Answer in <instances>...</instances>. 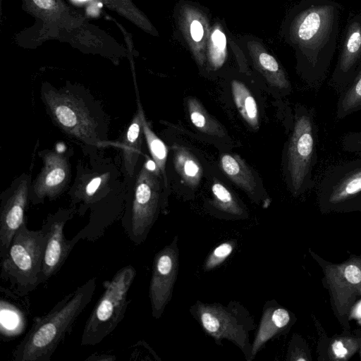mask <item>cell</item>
I'll list each match as a JSON object with an SVG mask.
<instances>
[{
	"mask_svg": "<svg viewBox=\"0 0 361 361\" xmlns=\"http://www.w3.org/2000/svg\"><path fill=\"white\" fill-rule=\"evenodd\" d=\"M138 112L141 117L142 131L149 150L162 178L164 188L166 190L168 189V180L166 173V164L168 154L167 147L164 142L151 129L140 104H138Z\"/></svg>",
	"mask_w": 361,
	"mask_h": 361,
	"instance_id": "cell-28",
	"label": "cell"
},
{
	"mask_svg": "<svg viewBox=\"0 0 361 361\" xmlns=\"http://www.w3.org/2000/svg\"><path fill=\"white\" fill-rule=\"evenodd\" d=\"M0 208V259L7 252L14 235L25 223V212L30 200L27 178L17 181L1 195Z\"/></svg>",
	"mask_w": 361,
	"mask_h": 361,
	"instance_id": "cell-15",
	"label": "cell"
},
{
	"mask_svg": "<svg viewBox=\"0 0 361 361\" xmlns=\"http://www.w3.org/2000/svg\"><path fill=\"white\" fill-rule=\"evenodd\" d=\"M359 339V350H360V359H361V338L358 337Z\"/></svg>",
	"mask_w": 361,
	"mask_h": 361,
	"instance_id": "cell-37",
	"label": "cell"
},
{
	"mask_svg": "<svg viewBox=\"0 0 361 361\" xmlns=\"http://www.w3.org/2000/svg\"><path fill=\"white\" fill-rule=\"evenodd\" d=\"M101 1L109 10L116 12L145 32L153 36H159L156 27L133 0Z\"/></svg>",
	"mask_w": 361,
	"mask_h": 361,
	"instance_id": "cell-24",
	"label": "cell"
},
{
	"mask_svg": "<svg viewBox=\"0 0 361 361\" xmlns=\"http://www.w3.org/2000/svg\"><path fill=\"white\" fill-rule=\"evenodd\" d=\"M357 312L361 317V304L357 307Z\"/></svg>",
	"mask_w": 361,
	"mask_h": 361,
	"instance_id": "cell-38",
	"label": "cell"
},
{
	"mask_svg": "<svg viewBox=\"0 0 361 361\" xmlns=\"http://www.w3.org/2000/svg\"><path fill=\"white\" fill-rule=\"evenodd\" d=\"M290 313L274 300H269L263 307V313L252 343L253 359L266 343L283 333L290 326Z\"/></svg>",
	"mask_w": 361,
	"mask_h": 361,
	"instance_id": "cell-17",
	"label": "cell"
},
{
	"mask_svg": "<svg viewBox=\"0 0 361 361\" xmlns=\"http://www.w3.org/2000/svg\"><path fill=\"white\" fill-rule=\"evenodd\" d=\"M355 335L360 338H361V329H357L355 331Z\"/></svg>",
	"mask_w": 361,
	"mask_h": 361,
	"instance_id": "cell-36",
	"label": "cell"
},
{
	"mask_svg": "<svg viewBox=\"0 0 361 361\" xmlns=\"http://www.w3.org/2000/svg\"><path fill=\"white\" fill-rule=\"evenodd\" d=\"M247 48L255 68L271 86L288 92L291 90L290 82L283 68L260 42L255 39L249 40Z\"/></svg>",
	"mask_w": 361,
	"mask_h": 361,
	"instance_id": "cell-18",
	"label": "cell"
},
{
	"mask_svg": "<svg viewBox=\"0 0 361 361\" xmlns=\"http://www.w3.org/2000/svg\"><path fill=\"white\" fill-rule=\"evenodd\" d=\"M179 267L178 237L160 250L154 256L149 288L152 315L159 319L172 298Z\"/></svg>",
	"mask_w": 361,
	"mask_h": 361,
	"instance_id": "cell-13",
	"label": "cell"
},
{
	"mask_svg": "<svg viewBox=\"0 0 361 361\" xmlns=\"http://www.w3.org/2000/svg\"><path fill=\"white\" fill-rule=\"evenodd\" d=\"M187 107L191 123L200 131L215 137L227 136L224 127L207 112L195 97L187 99Z\"/></svg>",
	"mask_w": 361,
	"mask_h": 361,
	"instance_id": "cell-25",
	"label": "cell"
},
{
	"mask_svg": "<svg viewBox=\"0 0 361 361\" xmlns=\"http://www.w3.org/2000/svg\"><path fill=\"white\" fill-rule=\"evenodd\" d=\"M355 212H361V197L356 206Z\"/></svg>",
	"mask_w": 361,
	"mask_h": 361,
	"instance_id": "cell-35",
	"label": "cell"
},
{
	"mask_svg": "<svg viewBox=\"0 0 361 361\" xmlns=\"http://www.w3.org/2000/svg\"><path fill=\"white\" fill-rule=\"evenodd\" d=\"M231 92L235 105L241 117L252 128H259V111L252 92L242 82L233 80Z\"/></svg>",
	"mask_w": 361,
	"mask_h": 361,
	"instance_id": "cell-23",
	"label": "cell"
},
{
	"mask_svg": "<svg viewBox=\"0 0 361 361\" xmlns=\"http://www.w3.org/2000/svg\"><path fill=\"white\" fill-rule=\"evenodd\" d=\"M342 9L333 0H300L283 23L284 38L295 51L297 70L313 90H319L326 78L336 49Z\"/></svg>",
	"mask_w": 361,
	"mask_h": 361,
	"instance_id": "cell-1",
	"label": "cell"
},
{
	"mask_svg": "<svg viewBox=\"0 0 361 361\" xmlns=\"http://www.w3.org/2000/svg\"><path fill=\"white\" fill-rule=\"evenodd\" d=\"M22 7L51 38L74 44L90 33L86 17L65 0H22Z\"/></svg>",
	"mask_w": 361,
	"mask_h": 361,
	"instance_id": "cell-10",
	"label": "cell"
},
{
	"mask_svg": "<svg viewBox=\"0 0 361 361\" xmlns=\"http://www.w3.org/2000/svg\"><path fill=\"white\" fill-rule=\"evenodd\" d=\"M220 165L224 173L242 190L246 192L256 202L257 180L251 169L239 156L224 154L220 159Z\"/></svg>",
	"mask_w": 361,
	"mask_h": 361,
	"instance_id": "cell-20",
	"label": "cell"
},
{
	"mask_svg": "<svg viewBox=\"0 0 361 361\" xmlns=\"http://www.w3.org/2000/svg\"><path fill=\"white\" fill-rule=\"evenodd\" d=\"M235 245V240H228L216 246L205 259L203 270L209 271L221 265L231 255Z\"/></svg>",
	"mask_w": 361,
	"mask_h": 361,
	"instance_id": "cell-32",
	"label": "cell"
},
{
	"mask_svg": "<svg viewBox=\"0 0 361 361\" xmlns=\"http://www.w3.org/2000/svg\"><path fill=\"white\" fill-rule=\"evenodd\" d=\"M135 276L136 270L130 264L104 282V292L85 324L81 345L99 343L117 327L130 303L127 296Z\"/></svg>",
	"mask_w": 361,
	"mask_h": 361,
	"instance_id": "cell-7",
	"label": "cell"
},
{
	"mask_svg": "<svg viewBox=\"0 0 361 361\" xmlns=\"http://www.w3.org/2000/svg\"><path fill=\"white\" fill-rule=\"evenodd\" d=\"M161 177L155 163L150 160L143 165L137 176L133 195L121 219L124 232L135 245L146 240L164 207Z\"/></svg>",
	"mask_w": 361,
	"mask_h": 361,
	"instance_id": "cell-6",
	"label": "cell"
},
{
	"mask_svg": "<svg viewBox=\"0 0 361 361\" xmlns=\"http://www.w3.org/2000/svg\"><path fill=\"white\" fill-rule=\"evenodd\" d=\"M45 236L30 230L25 223L16 231L5 256L1 259L0 276L10 283L12 293L24 297L40 284Z\"/></svg>",
	"mask_w": 361,
	"mask_h": 361,
	"instance_id": "cell-4",
	"label": "cell"
},
{
	"mask_svg": "<svg viewBox=\"0 0 361 361\" xmlns=\"http://www.w3.org/2000/svg\"><path fill=\"white\" fill-rule=\"evenodd\" d=\"M361 66V13L350 16L343 33L340 53L328 85L339 94Z\"/></svg>",
	"mask_w": 361,
	"mask_h": 361,
	"instance_id": "cell-14",
	"label": "cell"
},
{
	"mask_svg": "<svg viewBox=\"0 0 361 361\" xmlns=\"http://www.w3.org/2000/svg\"><path fill=\"white\" fill-rule=\"evenodd\" d=\"M328 360H347L359 350L357 336H351L350 333L332 338L327 343Z\"/></svg>",
	"mask_w": 361,
	"mask_h": 361,
	"instance_id": "cell-29",
	"label": "cell"
},
{
	"mask_svg": "<svg viewBox=\"0 0 361 361\" xmlns=\"http://www.w3.org/2000/svg\"><path fill=\"white\" fill-rule=\"evenodd\" d=\"M96 286L97 279L92 277L66 295L47 314L35 317L30 329L14 349L12 359L50 361L77 318L92 300Z\"/></svg>",
	"mask_w": 361,
	"mask_h": 361,
	"instance_id": "cell-2",
	"label": "cell"
},
{
	"mask_svg": "<svg viewBox=\"0 0 361 361\" xmlns=\"http://www.w3.org/2000/svg\"><path fill=\"white\" fill-rule=\"evenodd\" d=\"M344 151L361 155V131L348 132L341 139Z\"/></svg>",
	"mask_w": 361,
	"mask_h": 361,
	"instance_id": "cell-33",
	"label": "cell"
},
{
	"mask_svg": "<svg viewBox=\"0 0 361 361\" xmlns=\"http://www.w3.org/2000/svg\"><path fill=\"white\" fill-rule=\"evenodd\" d=\"M310 252L322 268L323 284L329 291L333 312L345 333H350L351 313L361 295V255L332 263L310 250Z\"/></svg>",
	"mask_w": 361,
	"mask_h": 361,
	"instance_id": "cell-8",
	"label": "cell"
},
{
	"mask_svg": "<svg viewBox=\"0 0 361 361\" xmlns=\"http://www.w3.org/2000/svg\"><path fill=\"white\" fill-rule=\"evenodd\" d=\"M116 360V357L114 355H104V354H101V355H90L88 358L86 359V360H93V361H97V360H99V361H102V360H109V361H111V360Z\"/></svg>",
	"mask_w": 361,
	"mask_h": 361,
	"instance_id": "cell-34",
	"label": "cell"
},
{
	"mask_svg": "<svg viewBox=\"0 0 361 361\" xmlns=\"http://www.w3.org/2000/svg\"><path fill=\"white\" fill-rule=\"evenodd\" d=\"M361 197V159L331 166L317 187V202L322 214L355 212Z\"/></svg>",
	"mask_w": 361,
	"mask_h": 361,
	"instance_id": "cell-9",
	"label": "cell"
},
{
	"mask_svg": "<svg viewBox=\"0 0 361 361\" xmlns=\"http://www.w3.org/2000/svg\"><path fill=\"white\" fill-rule=\"evenodd\" d=\"M190 312L216 345H221L223 340H228L242 351L247 361L253 360L250 333L255 325L243 305L235 301L224 305L197 300Z\"/></svg>",
	"mask_w": 361,
	"mask_h": 361,
	"instance_id": "cell-5",
	"label": "cell"
},
{
	"mask_svg": "<svg viewBox=\"0 0 361 361\" xmlns=\"http://www.w3.org/2000/svg\"><path fill=\"white\" fill-rule=\"evenodd\" d=\"M23 314L16 308H11V305L7 302H1V331L5 330L8 332L6 336H11L12 328V336L18 334L16 326L22 329Z\"/></svg>",
	"mask_w": 361,
	"mask_h": 361,
	"instance_id": "cell-31",
	"label": "cell"
},
{
	"mask_svg": "<svg viewBox=\"0 0 361 361\" xmlns=\"http://www.w3.org/2000/svg\"><path fill=\"white\" fill-rule=\"evenodd\" d=\"M226 39L221 29L214 25L211 29L207 56L212 68L218 69L222 66L226 58Z\"/></svg>",
	"mask_w": 361,
	"mask_h": 361,
	"instance_id": "cell-30",
	"label": "cell"
},
{
	"mask_svg": "<svg viewBox=\"0 0 361 361\" xmlns=\"http://www.w3.org/2000/svg\"><path fill=\"white\" fill-rule=\"evenodd\" d=\"M68 162L63 154L49 152L44 156V166L30 190V200L34 204L45 197L56 198L64 189L69 178Z\"/></svg>",
	"mask_w": 361,
	"mask_h": 361,
	"instance_id": "cell-16",
	"label": "cell"
},
{
	"mask_svg": "<svg viewBox=\"0 0 361 361\" xmlns=\"http://www.w3.org/2000/svg\"><path fill=\"white\" fill-rule=\"evenodd\" d=\"M180 27L197 63L202 66L204 62V45L207 39V25L205 18L194 8L185 11Z\"/></svg>",
	"mask_w": 361,
	"mask_h": 361,
	"instance_id": "cell-19",
	"label": "cell"
},
{
	"mask_svg": "<svg viewBox=\"0 0 361 361\" xmlns=\"http://www.w3.org/2000/svg\"><path fill=\"white\" fill-rule=\"evenodd\" d=\"M361 111V66L348 86L338 94L336 118L341 120Z\"/></svg>",
	"mask_w": 361,
	"mask_h": 361,
	"instance_id": "cell-27",
	"label": "cell"
},
{
	"mask_svg": "<svg viewBox=\"0 0 361 361\" xmlns=\"http://www.w3.org/2000/svg\"><path fill=\"white\" fill-rule=\"evenodd\" d=\"M318 130L315 110L299 105L284 155V173L288 189L298 197L314 186L312 172L317 162Z\"/></svg>",
	"mask_w": 361,
	"mask_h": 361,
	"instance_id": "cell-3",
	"label": "cell"
},
{
	"mask_svg": "<svg viewBox=\"0 0 361 361\" xmlns=\"http://www.w3.org/2000/svg\"><path fill=\"white\" fill-rule=\"evenodd\" d=\"M142 129L141 117L137 111L128 128L123 144L124 168L130 177H132L134 173L140 152Z\"/></svg>",
	"mask_w": 361,
	"mask_h": 361,
	"instance_id": "cell-26",
	"label": "cell"
},
{
	"mask_svg": "<svg viewBox=\"0 0 361 361\" xmlns=\"http://www.w3.org/2000/svg\"><path fill=\"white\" fill-rule=\"evenodd\" d=\"M173 164L183 182L191 189L196 188L201 181L202 170L194 154L185 147L176 145Z\"/></svg>",
	"mask_w": 361,
	"mask_h": 361,
	"instance_id": "cell-22",
	"label": "cell"
},
{
	"mask_svg": "<svg viewBox=\"0 0 361 361\" xmlns=\"http://www.w3.org/2000/svg\"><path fill=\"white\" fill-rule=\"evenodd\" d=\"M75 213V208L59 209L43 221L41 229L45 236V246L40 284L60 271L74 246L80 240L76 235L71 240L64 235L65 225Z\"/></svg>",
	"mask_w": 361,
	"mask_h": 361,
	"instance_id": "cell-12",
	"label": "cell"
},
{
	"mask_svg": "<svg viewBox=\"0 0 361 361\" xmlns=\"http://www.w3.org/2000/svg\"><path fill=\"white\" fill-rule=\"evenodd\" d=\"M212 200L210 202L214 214L226 220L245 219L248 217L246 207L232 192L219 181L212 186Z\"/></svg>",
	"mask_w": 361,
	"mask_h": 361,
	"instance_id": "cell-21",
	"label": "cell"
},
{
	"mask_svg": "<svg viewBox=\"0 0 361 361\" xmlns=\"http://www.w3.org/2000/svg\"><path fill=\"white\" fill-rule=\"evenodd\" d=\"M43 94L53 119L65 132L88 144L98 140L97 122L81 99L63 91L47 90Z\"/></svg>",
	"mask_w": 361,
	"mask_h": 361,
	"instance_id": "cell-11",
	"label": "cell"
}]
</instances>
